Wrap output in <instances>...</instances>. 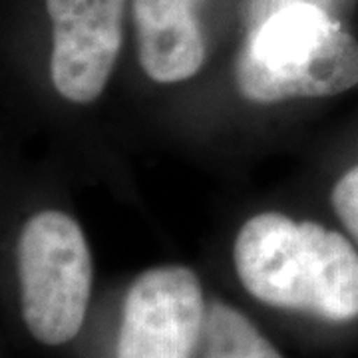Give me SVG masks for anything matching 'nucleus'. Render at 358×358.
I'll list each match as a JSON object with an SVG mask.
<instances>
[{"instance_id": "f257e3e1", "label": "nucleus", "mask_w": 358, "mask_h": 358, "mask_svg": "<svg viewBox=\"0 0 358 358\" xmlns=\"http://www.w3.org/2000/svg\"><path fill=\"white\" fill-rule=\"evenodd\" d=\"M233 261L265 305L333 322L358 319V253L336 231L265 211L239 229Z\"/></svg>"}, {"instance_id": "f03ea898", "label": "nucleus", "mask_w": 358, "mask_h": 358, "mask_svg": "<svg viewBox=\"0 0 358 358\" xmlns=\"http://www.w3.org/2000/svg\"><path fill=\"white\" fill-rule=\"evenodd\" d=\"M249 26L235 68L249 102L329 98L358 84L357 38L317 4L289 2Z\"/></svg>"}, {"instance_id": "7ed1b4c3", "label": "nucleus", "mask_w": 358, "mask_h": 358, "mask_svg": "<svg viewBox=\"0 0 358 358\" xmlns=\"http://www.w3.org/2000/svg\"><path fill=\"white\" fill-rule=\"evenodd\" d=\"M20 305L30 334L48 346L72 341L92 294V253L76 219L40 211L28 219L16 247Z\"/></svg>"}, {"instance_id": "20e7f679", "label": "nucleus", "mask_w": 358, "mask_h": 358, "mask_svg": "<svg viewBox=\"0 0 358 358\" xmlns=\"http://www.w3.org/2000/svg\"><path fill=\"white\" fill-rule=\"evenodd\" d=\"M205 315L203 289L192 268H150L126 294L115 358H193Z\"/></svg>"}, {"instance_id": "39448f33", "label": "nucleus", "mask_w": 358, "mask_h": 358, "mask_svg": "<svg viewBox=\"0 0 358 358\" xmlns=\"http://www.w3.org/2000/svg\"><path fill=\"white\" fill-rule=\"evenodd\" d=\"M128 0H46L52 22L50 78L72 103L102 96L124 38Z\"/></svg>"}, {"instance_id": "423d86ee", "label": "nucleus", "mask_w": 358, "mask_h": 358, "mask_svg": "<svg viewBox=\"0 0 358 358\" xmlns=\"http://www.w3.org/2000/svg\"><path fill=\"white\" fill-rule=\"evenodd\" d=\"M203 0H131L138 60L159 84L193 78L205 62V38L197 10Z\"/></svg>"}, {"instance_id": "0eeeda50", "label": "nucleus", "mask_w": 358, "mask_h": 358, "mask_svg": "<svg viewBox=\"0 0 358 358\" xmlns=\"http://www.w3.org/2000/svg\"><path fill=\"white\" fill-rule=\"evenodd\" d=\"M201 358L282 357L243 313L223 303H213L205 315Z\"/></svg>"}, {"instance_id": "6e6552de", "label": "nucleus", "mask_w": 358, "mask_h": 358, "mask_svg": "<svg viewBox=\"0 0 358 358\" xmlns=\"http://www.w3.org/2000/svg\"><path fill=\"white\" fill-rule=\"evenodd\" d=\"M333 207L358 243V166L348 169L333 187Z\"/></svg>"}, {"instance_id": "1a4fd4ad", "label": "nucleus", "mask_w": 358, "mask_h": 358, "mask_svg": "<svg viewBox=\"0 0 358 358\" xmlns=\"http://www.w3.org/2000/svg\"><path fill=\"white\" fill-rule=\"evenodd\" d=\"M289 2H310V4H317L320 8H324L327 13H331L336 18H341L346 10L352 8V4L357 0H251V6H249V24H253L255 20L263 18L265 14L275 10V8H279L282 4H289Z\"/></svg>"}]
</instances>
